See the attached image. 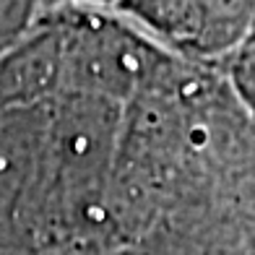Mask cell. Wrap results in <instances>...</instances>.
<instances>
[{
    "mask_svg": "<svg viewBox=\"0 0 255 255\" xmlns=\"http://www.w3.org/2000/svg\"><path fill=\"white\" fill-rule=\"evenodd\" d=\"M222 71L232 91H235V97L255 120V37L248 39L235 55L227 57L222 63Z\"/></svg>",
    "mask_w": 255,
    "mask_h": 255,
    "instance_id": "cell-6",
    "label": "cell"
},
{
    "mask_svg": "<svg viewBox=\"0 0 255 255\" xmlns=\"http://www.w3.org/2000/svg\"><path fill=\"white\" fill-rule=\"evenodd\" d=\"M253 37H255V31H253ZM253 37H250V39H253Z\"/></svg>",
    "mask_w": 255,
    "mask_h": 255,
    "instance_id": "cell-8",
    "label": "cell"
},
{
    "mask_svg": "<svg viewBox=\"0 0 255 255\" xmlns=\"http://www.w3.org/2000/svg\"><path fill=\"white\" fill-rule=\"evenodd\" d=\"M123 118L125 107L99 97H55L39 169L26 198L65 216L78 211L89 222H107Z\"/></svg>",
    "mask_w": 255,
    "mask_h": 255,
    "instance_id": "cell-1",
    "label": "cell"
},
{
    "mask_svg": "<svg viewBox=\"0 0 255 255\" xmlns=\"http://www.w3.org/2000/svg\"><path fill=\"white\" fill-rule=\"evenodd\" d=\"M120 0H42L44 16L60 10H115Z\"/></svg>",
    "mask_w": 255,
    "mask_h": 255,
    "instance_id": "cell-7",
    "label": "cell"
},
{
    "mask_svg": "<svg viewBox=\"0 0 255 255\" xmlns=\"http://www.w3.org/2000/svg\"><path fill=\"white\" fill-rule=\"evenodd\" d=\"M201 34L193 60L222 65L255 31V0H195Z\"/></svg>",
    "mask_w": 255,
    "mask_h": 255,
    "instance_id": "cell-4",
    "label": "cell"
},
{
    "mask_svg": "<svg viewBox=\"0 0 255 255\" xmlns=\"http://www.w3.org/2000/svg\"><path fill=\"white\" fill-rule=\"evenodd\" d=\"M47 18L60 39V94L128 107L175 57L115 10H60Z\"/></svg>",
    "mask_w": 255,
    "mask_h": 255,
    "instance_id": "cell-2",
    "label": "cell"
},
{
    "mask_svg": "<svg viewBox=\"0 0 255 255\" xmlns=\"http://www.w3.org/2000/svg\"><path fill=\"white\" fill-rule=\"evenodd\" d=\"M42 18V0H0V55L24 42Z\"/></svg>",
    "mask_w": 255,
    "mask_h": 255,
    "instance_id": "cell-5",
    "label": "cell"
},
{
    "mask_svg": "<svg viewBox=\"0 0 255 255\" xmlns=\"http://www.w3.org/2000/svg\"><path fill=\"white\" fill-rule=\"evenodd\" d=\"M115 13L167 52L193 60L201 34L195 0H120Z\"/></svg>",
    "mask_w": 255,
    "mask_h": 255,
    "instance_id": "cell-3",
    "label": "cell"
}]
</instances>
